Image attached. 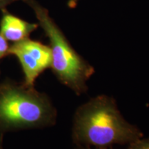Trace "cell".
Masks as SVG:
<instances>
[{"label":"cell","mask_w":149,"mask_h":149,"mask_svg":"<svg viewBox=\"0 0 149 149\" xmlns=\"http://www.w3.org/2000/svg\"><path fill=\"white\" fill-rule=\"evenodd\" d=\"M3 135L0 134V149H3Z\"/></svg>","instance_id":"cell-11"},{"label":"cell","mask_w":149,"mask_h":149,"mask_svg":"<svg viewBox=\"0 0 149 149\" xmlns=\"http://www.w3.org/2000/svg\"><path fill=\"white\" fill-rule=\"evenodd\" d=\"M23 1L33 9L39 26L49 40L52 57L51 68L56 78L77 95L86 92L87 81L95 73L93 66L72 47L47 9L35 0Z\"/></svg>","instance_id":"cell-3"},{"label":"cell","mask_w":149,"mask_h":149,"mask_svg":"<svg viewBox=\"0 0 149 149\" xmlns=\"http://www.w3.org/2000/svg\"><path fill=\"white\" fill-rule=\"evenodd\" d=\"M128 149H149V137L137 139L129 144Z\"/></svg>","instance_id":"cell-6"},{"label":"cell","mask_w":149,"mask_h":149,"mask_svg":"<svg viewBox=\"0 0 149 149\" xmlns=\"http://www.w3.org/2000/svg\"><path fill=\"white\" fill-rule=\"evenodd\" d=\"M0 21V34L8 42L16 43L29 38L30 35L39 26L38 24L31 23L3 8Z\"/></svg>","instance_id":"cell-5"},{"label":"cell","mask_w":149,"mask_h":149,"mask_svg":"<svg viewBox=\"0 0 149 149\" xmlns=\"http://www.w3.org/2000/svg\"><path fill=\"white\" fill-rule=\"evenodd\" d=\"M76 149H111L110 148H93L92 147L89 146H77Z\"/></svg>","instance_id":"cell-10"},{"label":"cell","mask_w":149,"mask_h":149,"mask_svg":"<svg viewBox=\"0 0 149 149\" xmlns=\"http://www.w3.org/2000/svg\"><path fill=\"white\" fill-rule=\"evenodd\" d=\"M78 1H79V0H68V6L71 8H74V7H76V6H77Z\"/></svg>","instance_id":"cell-9"},{"label":"cell","mask_w":149,"mask_h":149,"mask_svg":"<svg viewBox=\"0 0 149 149\" xmlns=\"http://www.w3.org/2000/svg\"><path fill=\"white\" fill-rule=\"evenodd\" d=\"M141 130L127 122L112 97L100 95L81 104L73 116L72 139L76 146L110 148L142 138Z\"/></svg>","instance_id":"cell-1"},{"label":"cell","mask_w":149,"mask_h":149,"mask_svg":"<svg viewBox=\"0 0 149 149\" xmlns=\"http://www.w3.org/2000/svg\"><path fill=\"white\" fill-rule=\"evenodd\" d=\"M0 81H1V80H0Z\"/></svg>","instance_id":"cell-12"},{"label":"cell","mask_w":149,"mask_h":149,"mask_svg":"<svg viewBox=\"0 0 149 149\" xmlns=\"http://www.w3.org/2000/svg\"><path fill=\"white\" fill-rule=\"evenodd\" d=\"M9 48H10V45H9L8 42L0 34V61L6 56L9 55Z\"/></svg>","instance_id":"cell-7"},{"label":"cell","mask_w":149,"mask_h":149,"mask_svg":"<svg viewBox=\"0 0 149 149\" xmlns=\"http://www.w3.org/2000/svg\"><path fill=\"white\" fill-rule=\"evenodd\" d=\"M18 0H0V10L6 8V7Z\"/></svg>","instance_id":"cell-8"},{"label":"cell","mask_w":149,"mask_h":149,"mask_svg":"<svg viewBox=\"0 0 149 149\" xmlns=\"http://www.w3.org/2000/svg\"><path fill=\"white\" fill-rule=\"evenodd\" d=\"M8 55L18 59L24 73V84L34 86L37 77L51 66V51L49 46L27 38L10 46Z\"/></svg>","instance_id":"cell-4"},{"label":"cell","mask_w":149,"mask_h":149,"mask_svg":"<svg viewBox=\"0 0 149 149\" xmlns=\"http://www.w3.org/2000/svg\"><path fill=\"white\" fill-rule=\"evenodd\" d=\"M57 112L46 93L10 79L0 81V134L51 127Z\"/></svg>","instance_id":"cell-2"}]
</instances>
